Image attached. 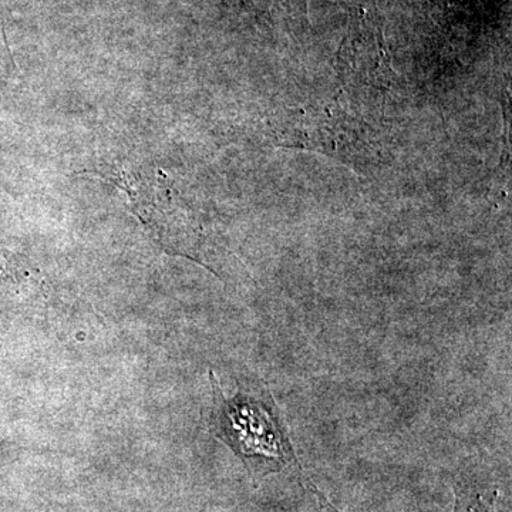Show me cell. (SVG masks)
<instances>
[{
    "instance_id": "1",
    "label": "cell",
    "mask_w": 512,
    "mask_h": 512,
    "mask_svg": "<svg viewBox=\"0 0 512 512\" xmlns=\"http://www.w3.org/2000/svg\"><path fill=\"white\" fill-rule=\"evenodd\" d=\"M211 380L215 397L212 413L214 434L244 458L249 468L259 476L291 471L305 488L313 491L320 500H325L303 473L271 394L262 392L261 396H252L239 392L234 399H225L212 372Z\"/></svg>"
}]
</instances>
